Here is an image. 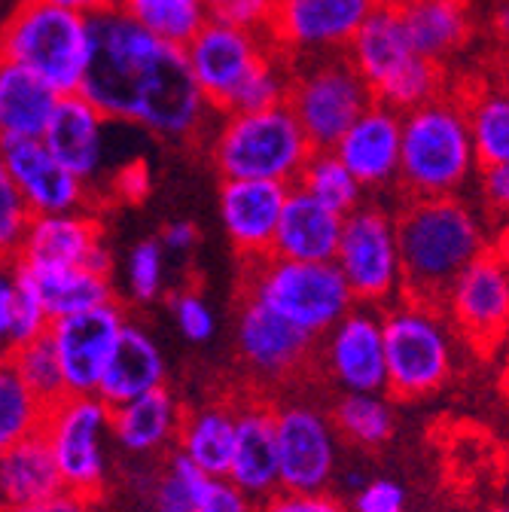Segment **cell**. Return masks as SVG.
Masks as SVG:
<instances>
[{"label": "cell", "instance_id": "obj_34", "mask_svg": "<svg viewBox=\"0 0 509 512\" xmlns=\"http://www.w3.org/2000/svg\"><path fill=\"white\" fill-rule=\"evenodd\" d=\"M7 278L0 284V336H4V354L22 345L43 339L52 327V320L31 284V278L7 263Z\"/></svg>", "mask_w": 509, "mask_h": 512}, {"label": "cell", "instance_id": "obj_29", "mask_svg": "<svg viewBox=\"0 0 509 512\" xmlns=\"http://www.w3.org/2000/svg\"><path fill=\"white\" fill-rule=\"evenodd\" d=\"M65 491V479L55 464L52 445L43 433H34L10 448H0V494L4 509L31 506Z\"/></svg>", "mask_w": 509, "mask_h": 512}, {"label": "cell", "instance_id": "obj_49", "mask_svg": "<svg viewBox=\"0 0 509 512\" xmlns=\"http://www.w3.org/2000/svg\"><path fill=\"white\" fill-rule=\"evenodd\" d=\"M260 512H348L336 497H330L327 491L321 494H296V491H281L272 494Z\"/></svg>", "mask_w": 509, "mask_h": 512}, {"label": "cell", "instance_id": "obj_55", "mask_svg": "<svg viewBox=\"0 0 509 512\" xmlns=\"http://www.w3.org/2000/svg\"><path fill=\"white\" fill-rule=\"evenodd\" d=\"M491 250L509 266V220L497 226V232H494V238H491Z\"/></svg>", "mask_w": 509, "mask_h": 512}, {"label": "cell", "instance_id": "obj_5", "mask_svg": "<svg viewBox=\"0 0 509 512\" xmlns=\"http://www.w3.org/2000/svg\"><path fill=\"white\" fill-rule=\"evenodd\" d=\"M348 58L369 83L375 101L409 113L449 89L445 68L424 58L403 22L400 7L381 4L348 46Z\"/></svg>", "mask_w": 509, "mask_h": 512}, {"label": "cell", "instance_id": "obj_14", "mask_svg": "<svg viewBox=\"0 0 509 512\" xmlns=\"http://www.w3.org/2000/svg\"><path fill=\"white\" fill-rule=\"evenodd\" d=\"M125 327L129 324H125V311L119 302L61 317L49 327V339L55 345L71 397H98L101 378Z\"/></svg>", "mask_w": 509, "mask_h": 512}, {"label": "cell", "instance_id": "obj_27", "mask_svg": "<svg viewBox=\"0 0 509 512\" xmlns=\"http://www.w3.org/2000/svg\"><path fill=\"white\" fill-rule=\"evenodd\" d=\"M61 95L13 61L0 64V144L43 141Z\"/></svg>", "mask_w": 509, "mask_h": 512}, {"label": "cell", "instance_id": "obj_30", "mask_svg": "<svg viewBox=\"0 0 509 512\" xmlns=\"http://www.w3.org/2000/svg\"><path fill=\"white\" fill-rule=\"evenodd\" d=\"M180 412L168 388L113 409V439L129 455H153L180 433Z\"/></svg>", "mask_w": 509, "mask_h": 512}, {"label": "cell", "instance_id": "obj_22", "mask_svg": "<svg viewBox=\"0 0 509 512\" xmlns=\"http://www.w3.org/2000/svg\"><path fill=\"white\" fill-rule=\"evenodd\" d=\"M327 369L345 394H381L388 388L385 327L375 311L354 308L327 333Z\"/></svg>", "mask_w": 509, "mask_h": 512}, {"label": "cell", "instance_id": "obj_23", "mask_svg": "<svg viewBox=\"0 0 509 512\" xmlns=\"http://www.w3.org/2000/svg\"><path fill=\"white\" fill-rule=\"evenodd\" d=\"M363 189H391L400 183L403 162V113L372 101V107L333 147Z\"/></svg>", "mask_w": 509, "mask_h": 512}, {"label": "cell", "instance_id": "obj_50", "mask_svg": "<svg viewBox=\"0 0 509 512\" xmlns=\"http://www.w3.org/2000/svg\"><path fill=\"white\" fill-rule=\"evenodd\" d=\"M272 13H275V0H235L226 10H220L217 16L247 28V31H263L269 34L272 25Z\"/></svg>", "mask_w": 509, "mask_h": 512}, {"label": "cell", "instance_id": "obj_51", "mask_svg": "<svg viewBox=\"0 0 509 512\" xmlns=\"http://www.w3.org/2000/svg\"><path fill=\"white\" fill-rule=\"evenodd\" d=\"M159 241L171 256H189L199 247V229H196V223H189V220H171V223L162 226Z\"/></svg>", "mask_w": 509, "mask_h": 512}, {"label": "cell", "instance_id": "obj_47", "mask_svg": "<svg viewBox=\"0 0 509 512\" xmlns=\"http://www.w3.org/2000/svg\"><path fill=\"white\" fill-rule=\"evenodd\" d=\"M113 196L122 199V202H144L150 196V186H153V174H150V165L144 156H132L129 162H119L113 177Z\"/></svg>", "mask_w": 509, "mask_h": 512}, {"label": "cell", "instance_id": "obj_57", "mask_svg": "<svg viewBox=\"0 0 509 512\" xmlns=\"http://www.w3.org/2000/svg\"><path fill=\"white\" fill-rule=\"evenodd\" d=\"M208 4H211L214 13H220V10H226L229 4H235V0H208Z\"/></svg>", "mask_w": 509, "mask_h": 512}, {"label": "cell", "instance_id": "obj_59", "mask_svg": "<svg viewBox=\"0 0 509 512\" xmlns=\"http://www.w3.org/2000/svg\"><path fill=\"white\" fill-rule=\"evenodd\" d=\"M491 512H509V503H503V506H494Z\"/></svg>", "mask_w": 509, "mask_h": 512}, {"label": "cell", "instance_id": "obj_35", "mask_svg": "<svg viewBox=\"0 0 509 512\" xmlns=\"http://www.w3.org/2000/svg\"><path fill=\"white\" fill-rule=\"evenodd\" d=\"M119 10L156 40L186 49L214 16L208 0H122Z\"/></svg>", "mask_w": 509, "mask_h": 512}, {"label": "cell", "instance_id": "obj_12", "mask_svg": "<svg viewBox=\"0 0 509 512\" xmlns=\"http://www.w3.org/2000/svg\"><path fill=\"white\" fill-rule=\"evenodd\" d=\"M381 4L385 0H275L269 40L290 61L348 52Z\"/></svg>", "mask_w": 509, "mask_h": 512}, {"label": "cell", "instance_id": "obj_6", "mask_svg": "<svg viewBox=\"0 0 509 512\" xmlns=\"http://www.w3.org/2000/svg\"><path fill=\"white\" fill-rule=\"evenodd\" d=\"M241 293L263 302L311 339L333 333L357 308V299L336 263H299L284 256H263L244 263Z\"/></svg>", "mask_w": 509, "mask_h": 512}, {"label": "cell", "instance_id": "obj_4", "mask_svg": "<svg viewBox=\"0 0 509 512\" xmlns=\"http://www.w3.org/2000/svg\"><path fill=\"white\" fill-rule=\"evenodd\" d=\"M92 52V19L52 0H16L4 22V61L31 71L61 98L80 95Z\"/></svg>", "mask_w": 509, "mask_h": 512}, {"label": "cell", "instance_id": "obj_16", "mask_svg": "<svg viewBox=\"0 0 509 512\" xmlns=\"http://www.w3.org/2000/svg\"><path fill=\"white\" fill-rule=\"evenodd\" d=\"M10 263L25 269H92L110 278L113 253L101 238V223L89 211L34 217Z\"/></svg>", "mask_w": 509, "mask_h": 512}, {"label": "cell", "instance_id": "obj_7", "mask_svg": "<svg viewBox=\"0 0 509 512\" xmlns=\"http://www.w3.org/2000/svg\"><path fill=\"white\" fill-rule=\"evenodd\" d=\"M214 119L217 110L196 83L186 49L159 43L138 77L129 125L156 141L196 144L208 138Z\"/></svg>", "mask_w": 509, "mask_h": 512}, {"label": "cell", "instance_id": "obj_37", "mask_svg": "<svg viewBox=\"0 0 509 512\" xmlns=\"http://www.w3.org/2000/svg\"><path fill=\"white\" fill-rule=\"evenodd\" d=\"M336 430L360 448H378L394 436L397 418L385 397L378 394H345L333 406Z\"/></svg>", "mask_w": 509, "mask_h": 512}, {"label": "cell", "instance_id": "obj_19", "mask_svg": "<svg viewBox=\"0 0 509 512\" xmlns=\"http://www.w3.org/2000/svg\"><path fill=\"white\" fill-rule=\"evenodd\" d=\"M287 183L275 180H223L220 223L232 247L247 260H263L275 247V235L290 199Z\"/></svg>", "mask_w": 509, "mask_h": 512}, {"label": "cell", "instance_id": "obj_15", "mask_svg": "<svg viewBox=\"0 0 509 512\" xmlns=\"http://www.w3.org/2000/svg\"><path fill=\"white\" fill-rule=\"evenodd\" d=\"M281 448V488L296 494H321L330 488L339 464V448L330 418L308 403L275 409Z\"/></svg>", "mask_w": 509, "mask_h": 512}, {"label": "cell", "instance_id": "obj_3", "mask_svg": "<svg viewBox=\"0 0 509 512\" xmlns=\"http://www.w3.org/2000/svg\"><path fill=\"white\" fill-rule=\"evenodd\" d=\"M208 156L223 180H275L296 186L314 144L296 113L281 104L253 113H217Z\"/></svg>", "mask_w": 509, "mask_h": 512}, {"label": "cell", "instance_id": "obj_20", "mask_svg": "<svg viewBox=\"0 0 509 512\" xmlns=\"http://www.w3.org/2000/svg\"><path fill=\"white\" fill-rule=\"evenodd\" d=\"M235 342L241 360L269 381H284L305 366L314 339L293 327L290 320L241 293Z\"/></svg>", "mask_w": 509, "mask_h": 512}, {"label": "cell", "instance_id": "obj_41", "mask_svg": "<svg viewBox=\"0 0 509 512\" xmlns=\"http://www.w3.org/2000/svg\"><path fill=\"white\" fill-rule=\"evenodd\" d=\"M211 476L199 470L183 452H174L168 458L165 473L156 479L150 494V512H196L199 491Z\"/></svg>", "mask_w": 509, "mask_h": 512}, {"label": "cell", "instance_id": "obj_45", "mask_svg": "<svg viewBox=\"0 0 509 512\" xmlns=\"http://www.w3.org/2000/svg\"><path fill=\"white\" fill-rule=\"evenodd\" d=\"M196 512H260V503L241 491L229 476H211L199 491Z\"/></svg>", "mask_w": 509, "mask_h": 512}, {"label": "cell", "instance_id": "obj_42", "mask_svg": "<svg viewBox=\"0 0 509 512\" xmlns=\"http://www.w3.org/2000/svg\"><path fill=\"white\" fill-rule=\"evenodd\" d=\"M165 256L168 250L162 247L159 238H144L129 250V260H125V284H129V296L135 302L159 299L162 284H165Z\"/></svg>", "mask_w": 509, "mask_h": 512}, {"label": "cell", "instance_id": "obj_8", "mask_svg": "<svg viewBox=\"0 0 509 512\" xmlns=\"http://www.w3.org/2000/svg\"><path fill=\"white\" fill-rule=\"evenodd\" d=\"M372 101L375 95L348 52L293 61L287 107L296 113L314 150H333Z\"/></svg>", "mask_w": 509, "mask_h": 512}, {"label": "cell", "instance_id": "obj_40", "mask_svg": "<svg viewBox=\"0 0 509 512\" xmlns=\"http://www.w3.org/2000/svg\"><path fill=\"white\" fill-rule=\"evenodd\" d=\"M4 363H10L19 378L28 384L34 391V397L52 409L58 406L61 400H68V384H65V372H61V363H58V354H55V345L49 339V333L31 345H22L16 351H7L4 354Z\"/></svg>", "mask_w": 509, "mask_h": 512}, {"label": "cell", "instance_id": "obj_38", "mask_svg": "<svg viewBox=\"0 0 509 512\" xmlns=\"http://www.w3.org/2000/svg\"><path fill=\"white\" fill-rule=\"evenodd\" d=\"M46 415L49 409L34 397L19 372L4 363V372H0V448H10L34 433H43Z\"/></svg>", "mask_w": 509, "mask_h": 512}, {"label": "cell", "instance_id": "obj_33", "mask_svg": "<svg viewBox=\"0 0 509 512\" xmlns=\"http://www.w3.org/2000/svg\"><path fill=\"white\" fill-rule=\"evenodd\" d=\"M464 98L479 165H509V95L488 77L470 83Z\"/></svg>", "mask_w": 509, "mask_h": 512}, {"label": "cell", "instance_id": "obj_1", "mask_svg": "<svg viewBox=\"0 0 509 512\" xmlns=\"http://www.w3.org/2000/svg\"><path fill=\"white\" fill-rule=\"evenodd\" d=\"M403 293L412 302L442 308L455 281L491 250L482 214L464 196L406 199L397 208Z\"/></svg>", "mask_w": 509, "mask_h": 512}, {"label": "cell", "instance_id": "obj_31", "mask_svg": "<svg viewBox=\"0 0 509 512\" xmlns=\"http://www.w3.org/2000/svg\"><path fill=\"white\" fill-rule=\"evenodd\" d=\"M238 442V412L226 406H205L183 418L177 452H183L208 476H229Z\"/></svg>", "mask_w": 509, "mask_h": 512}, {"label": "cell", "instance_id": "obj_13", "mask_svg": "<svg viewBox=\"0 0 509 512\" xmlns=\"http://www.w3.org/2000/svg\"><path fill=\"white\" fill-rule=\"evenodd\" d=\"M272 46L275 43L269 40V34L247 31L214 13L208 25L189 40L186 58L211 107L223 113L238 86L250 77V71L266 58Z\"/></svg>", "mask_w": 509, "mask_h": 512}, {"label": "cell", "instance_id": "obj_48", "mask_svg": "<svg viewBox=\"0 0 509 512\" xmlns=\"http://www.w3.org/2000/svg\"><path fill=\"white\" fill-rule=\"evenodd\" d=\"M354 512H406V488L394 479H369L354 494Z\"/></svg>", "mask_w": 509, "mask_h": 512}, {"label": "cell", "instance_id": "obj_46", "mask_svg": "<svg viewBox=\"0 0 509 512\" xmlns=\"http://www.w3.org/2000/svg\"><path fill=\"white\" fill-rule=\"evenodd\" d=\"M476 192H479V205L485 208V214L491 220H497V223L509 220V165L479 168Z\"/></svg>", "mask_w": 509, "mask_h": 512}, {"label": "cell", "instance_id": "obj_53", "mask_svg": "<svg viewBox=\"0 0 509 512\" xmlns=\"http://www.w3.org/2000/svg\"><path fill=\"white\" fill-rule=\"evenodd\" d=\"M488 34L491 40L509 52V0H491V10H488Z\"/></svg>", "mask_w": 509, "mask_h": 512}, {"label": "cell", "instance_id": "obj_25", "mask_svg": "<svg viewBox=\"0 0 509 512\" xmlns=\"http://www.w3.org/2000/svg\"><path fill=\"white\" fill-rule=\"evenodd\" d=\"M229 479L253 500H269L281 488V448L275 409L247 406L238 412V442Z\"/></svg>", "mask_w": 509, "mask_h": 512}, {"label": "cell", "instance_id": "obj_32", "mask_svg": "<svg viewBox=\"0 0 509 512\" xmlns=\"http://www.w3.org/2000/svg\"><path fill=\"white\" fill-rule=\"evenodd\" d=\"M13 266H19V263H13ZM19 269L31 278L52 324L61 317H74V314L101 308L107 302H116L110 278L98 275L92 269H49V272L25 269V266H19Z\"/></svg>", "mask_w": 509, "mask_h": 512}, {"label": "cell", "instance_id": "obj_9", "mask_svg": "<svg viewBox=\"0 0 509 512\" xmlns=\"http://www.w3.org/2000/svg\"><path fill=\"white\" fill-rule=\"evenodd\" d=\"M442 314V308L406 299L381 320L388 354V391L394 397H427L452 375V339L442 324Z\"/></svg>", "mask_w": 509, "mask_h": 512}, {"label": "cell", "instance_id": "obj_52", "mask_svg": "<svg viewBox=\"0 0 509 512\" xmlns=\"http://www.w3.org/2000/svg\"><path fill=\"white\" fill-rule=\"evenodd\" d=\"M7 512H95V503H92V497L65 488V491H58L55 497H46L40 503H31V506H16V509H7Z\"/></svg>", "mask_w": 509, "mask_h": 512}, {"label": "cell", "instance_id": "obj_10", "mask_svg": "<svg viewBox=\"0 0 509 512\" xmlns=\"http://www.w3.org/2000/svg\"><path fill=\"white\" fill-rule=\"evenodd\" d=\"M351 293L363 305H381L403 290V253L397 211L363 202L345 217L342 244L336 253Z\"/></svg>", "mask_w": 509, "mask_h": 512}, {"label": "cell", "instance_id": "obj_44", "mask_svg": "<svg viewBox=\"0 0 509 512\" xmlns=\"http://www.w3.org/2000/svg\"><path fill=\"white\" fill-rule=\"evenodd\" d=\"M171 311H174V324H177V330H180V336H183L186 342L202 345V342H208V339L214 336V330H217V324H214V311L208 308V302H205L196 290H183V293H177L174 302H171Z\"/></svg>", "mask_w": 509, "mask_h": 512}, {"label": "cell", "instance_id": "obj_28", "mask_svg": "<svg viewBox=\"0 0 509 512\" xmlns=\"http://www.w3.org/2000/svg\"><path fill=\"white\" fill-rule=\"evenodd\" d=\"M400 13L415 49L442 68L458 58L476 34L470 0H412Z\"/></svg>", "mask_w": 509, "mask_h": 512}, {"label": "cell", "instance_id": "obj_24", "mask_svg": "<svg viewBox=\"0 0 509 512\" xmlns=\"http://www.w3.org/2000/svg\"><path fill=\"white\" fill-rule=\"evenodd\" d=\"M342 232L345 217L339 211L327 208L324 202L308 196L305 189L293 186L272 253L299 263H336Z\"/></svg>", "mask_w": 509, "mask_h": 512}, {"label": "cell", "instance_id": "obj_56", "mask_svg": "<svg viewBox=\"0 0 509 512\" xmlns=\"http://www.w3.org/2000/svg\"><path fill=\"white\" fill-rule=\"evenodd\" d=\"M491 77H494V83L509 95V52H503V58L497 61V68H494Z\"/></svg>", "mask_w": 509, "mask_h": 512}, {"label": "cell", "instance_id": "obj_21", "mask_svg": "<svg viewBox=\"0 0 509 512\" xmlns=\"http://www.w3.org/2000/svg\"><path fill=\"white\" fill-rule=\"evenodd\" d=\"M116 122L107 119L83 95H65L49 122L43 144L86 186L98 183L107 174L110 162V135Z\"/></svg>", "mask_w": 509, "mask_h": 512}, {"label": "cell", "instance_id": "obj_58", "mask_svg": "<svg viewBox=\"0 0 509 512\" xmlns=\"http://www.w3.org/2000/svg\"><path fill=\"white\" fill-rule=\"evenodd\" d=\"M385 4H391V7H406V4H412V0H385Z\"/></svg>", "mask_w": 509, "mask_h": 512}, {"label": "cell", "instance_id": "obj_43", "mask_svg": "<svg viewBox=\"0 0 509 512\" xmlns=\"http://www.w3.org/2000/svg\"><path fill=\"white\" fill-rule=\"evenodd\" d=\"M34 214L28 202L19 196V189L13 186L10 177L0 174V244H4V260L10 263L19 244L25 241V232L31 226Z\"/></svg>", "mask_w": 509, "mask_h": 512}, {"label": "cell", "instance_id": "obj_36", "mask_svg": "<svg viewBox=\"0 0 509 512\" xmlns=\"http://www.w3.org/2000/svg\"><path fill=\"white\" fill-rule=\"evenodd\" d=\"M296 186L305 189L317 202H324L327 208L339 211L342 217H348L363 205V192H366L363 183L336 156V150H314Z\"/></svg>", "mask_w": 509, "mask_h": 512}, {"label": "cell", "instance_id": "obj_2", "mask_svg": "<svg viewBox=\"0 0 509 512\" xmlns=\"http://www.w3.org/2000/svg\"><path fill=\"white\" fill-rule=\"evenodd\" d=\"M464 89H445L403 113V162L397 189L406 199H449L479 177Z\"/></svg>", "mask_w": 509, "mask_h": 512}, {"label": "cell", "instance_id": "obj_11", "mask_svg": "<svg viewBox=\"0 0 509 512\" xmlns=\"http://www.w3.org/2000/svg\"><path fill=\"white\" fill-rule=\"evenodd\" d=\"M43 436L68 491L95 497L107 476L104 442L113 436V409L101 397H68L49 409Z\"/></svg>", "mask_w": 509, "mask_h": 512}, {"label": "cell", "instance_id": "obj_18", "mask_svg": "<svg viewBox=\"0 0 509 512\" xmlns=\"http://www.w3.org/2000/svg\"><path fill=\"white\" fill-rule=\"evenodd\" d=\"M0 174L10 177L34 217L86 211L89 186L61 165L43 141H7L0 147Z\"/></svg>", "mask_w": 509, "mask_h": 512}, {"label": "cell", "instance_id": "obj_39", "mask_svg": "<svg viewBox=\"0 0 509 512\" xmlns=\"http://www.w3.org/2000/svg\"><path fill=\"white\" fill-rule=\"evenodd\" d=\"M290 80H293V61L278 46H272L266 58L250 71V77L238 86V92L232 95L223 113H253V110L281 107L287 104Z\"/></svg>", "mask_w": 509, "mask_h": 512}, {"label": "cell", "instance_id": "obj_17", "mask_svg": "<svg viewBox=\"0 0 509 512\" xmlns=\"http://www.w3.org/2000/svg\"><path fill=\"white\" fill-rule=\"evenodd\" d=\"M442 311L476 348L503 342L509 333V266L494 250H485L455 281Z\"/></svg>", "mask_w": 509, "mask_h": 512}, {"label": "cell", "instance_id": "obj_54", "mask_svg": "<svg viewBox=\"0 0 509 512\" xmlns=\"http://www.w3.org/2000/svg\"><path fill=\"white\" fill-rule=\"evenodd\" d=\"M52 4L68 7V10H74V13H83V16L95 19V16H104V13L119 10L122 0H52Z\"/></svg>", "mask_w": 509, "mask_h": 512}, {"label": "cell", "instance_id": "obj_26", "mask_svg": "<svg viewBox=\"0 0 509 512\" xmlns=\"http://www.w3.org/2000/svg\"><path fill=\"white\" fill-rule=\"evenodd\" d=\"M165 375H168V366H165V357H162L156 339L144 327L129 324L122 330V339H119V345L110 357V366L101 378L98 397L110 409H116V406L132 403L150 391L165 388Z\"/></svg>", "mask_w": 509, "mask_h": 512}]
</instances>
